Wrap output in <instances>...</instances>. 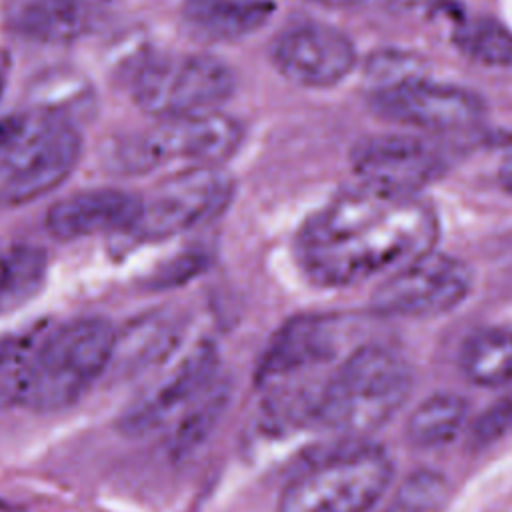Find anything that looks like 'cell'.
Returning <instances> with one entry per match:
<instances>
[{
    "instance_id": "603a6c76",
    "label": "cell",
    "mask_w": 512,
    "mask_h": 512,
    "mask_svg": "<svg viewBox=\"0 0 512 512\" xmlns=\"http://www.w3.org/2000/svg\"><path fill=\"white\" fill-rule=\"evenodd\" d=\"M422 70L424 62L420 60V56L404 50H380L374 52L366 62V74L374 78L376 86L418 78L422 76Z\"/></svg>"
},
{
    "instance_id": "44dd1931",
    "label": "cell",
    "mask_w": 512,
    "mask_h": 512,
    "mask_svg": "<svg viewBox=\"0 0 512 512\" xmlns=\"http://www.w3.org/2000/svg\"><path fill=\"white\" fill-rule=\"evenodd\" d=\"M452 44L470 62L512 66V30L492 16H462L452 28Z\"/></svg>"
},
{
    "instance_id": "9a60e30c",
    "label": "cell",
    "mask_w": 512,
    "mask_h": 512,
    "mask_svg": "<svg viewBox=\"0 0 512 512\" xmlns=\"http://www.w3.org/2000/svg\"><path fill=\"white\" fill-rule=\"evenodd\" d=\"M114 16V0H8L6 28L28 42L66 46L100 32Z\"/></svg>"
},
{
    "instance_id": "7a4b0ae2",
    "label": "cell",
    "mask_w": 512,
    "mask_h": 512,
    "mask_svg": "<svg viewBox=\"0 0 512 512\" xmlns=\"http://www.w3.org/2000/svg\"><path fill=\"white\" fill-rule=\"evenodd\" d=\"M348 320L338 314H300L286 320L270 338L256 380L262 418L274 428L316 422L326 382L346 348Z\"/></svg>"
},
{
    "instance_id": "277c9868",
    "label": "cell",
    "mask_w": 512,
    "mask_h": 512,
    "mask_svg": "<svg viewBox=\"0 0 512 512\" xmlns=\"http://www.w3.org/2000/svg\"><path fill=\"white\" fill-rule=\"evenodd\" d=\"M412 368L392 346L356 344L324 386L316 422L348 440H366L408 402Z\"/></svg>"
},
{
    "instance_id": "d6986e66",
    "label": "cell",
    "mask_w": 512,
    "mask_h": 512,
    "mask_svg": "<svg viewBox=\"0 0 512 512\" xmlns=\"http://www.w3.org/2000/svg\"><path fill=\"white\" fill-rule=\"evenodd\" d=\"M48 274L46 252L30 242H0V316L28 304Z\"/></svg>"
},
{
    "instance_id": "2e32d148",
    "label": "cell",
    "mask_w": 512,
    "mask_h": 512,
    "mask_svg": "<svg viewBox=\"0 0 512 512\" xmlns=\"http://www.w3.org/2000/svg\"><path fill=\"white\" fill-rule=\"evenodd\" d=\"M142 196L120 188H90L54 202L44 226L56 240H80L100 234H130Z\"/></svg>"
},
{
    "instance_id": "d4e9b609",
    "label": "cell",
    "mask_w": 512,
    "mask_h": 512,
    "mask_svg": "<svg viewBox=\"0 0 512 512\" xmlns=\"http://www.w3.org/2000/svg\"><path fill=\"white\" fill-rule=\"evenodd\" d=\"M8 70H10V58L4 50H0V96L6 88V82H8Z\"/></svg>"
},
{
    "instance_id": "5bb4252c",
    "label": "cell",
    "mask_w": 512,
    "mask_h": 512,
    "mask_svg": "<svg viewBox=\"0 0 512 512\" xmlns=\"http://www.w3.org/2000/svg\"><path fill=\"white\" fill-rule=\"evenodd\" d=\"M276 70L304 88H330L356 68L354 42L336 26L298 22L284 28L270 46Z\"/></svg>"
},
{
    "instance_id": "30bf717a",
    "label": "cell",
    "mask_w": 512,
    "mask_h": 512,
    "mask_svg": "<svg viewBox=\"0 0 512 512\" xmlns=\"http://www.w3.org/2000/svg\"><path fill=\"white\" fill-rule=\"evenodd\" d=\"M470 266L436 248L426 250L382 278L372 294L380 316L436 318L456 310L472 292Z\"/></svg>"
},
{
    "instance_id": "ba28073f",
    "label": "cell",
    "mask_w": 512,
    "mask_h": 512,
    "mask_svg": "<svg viewBox=\"0 0 512 512\" xmlns=\"http://www.w3.org/2000/svg\"><path fill=\"white\" fill-rule=\"evenodd\" d=\"M134 104L160 120L218 110L234 92V74L210 54H152L128 78Z\"/></svg>"
},
{
    "instance_id": "ac0fdd59",
    "label": "cell",
    "mask_w": 512,
    "mask_h": 512,
    "mask_svg": "<svg viewBox=\"0 0 512 512\" xmlns=\"http://www.w3.org/2000/svg\"><path fill=\"white\" fill-rule=\"evenodd\" d=\"M468 382L480 388L512 384V328L482 326L466 336L458 356Z\"/></svg>"
},
{
    "instance_id": "9c48e42d",
    "label": "cell",
    "mask_w": 512,
    "mask_h": 512,
    "mask_svg": "<svg viewBox=\"0 0 512 512\" xmlns=\"http://www.w3.org/2000/svg\"><path fill=\"white\" fill-rule=\"evenodd\" d=\"M234 182L220 166H186L142 196L128 236L158 242L188 232L218 216L232 200Z\"/></svg>"
},
{
    "instance_id": "cb8c5ba5",
    "label": "cell",
    "mask_w": 512,
    "mask_h": 512,
    "mask_svg": "<svg viewBox=\"0 0 512 512\" xmlns=\"http://www.w3.org/2000/svg\"><path fill=\"white\" fill-rule=\"evenodd\" d=\"M498 180L502 184V188L512 194V154H508L502 164H500V170H498Z\"/></svg>"
},
{
    "instance_id": "ffe728a7",
    "label": "cell",
    "mask_w": 512,
    "mask_h": 512,
    "mask_svg": "<svg viewBox=\"0 0 512 512\" xmlns=\"http://www.w3.org/2000/svg\"><path fill=\"white\" fill-rule=\"evenodd\" d=\"M468 400L456 392L426 396L406 418L404 434L410 446L438 448L452 442L466 424Z\"/></svg>"
},
{
    "instance_id": "8992f818",
    "label": "cell",
    "mask_w": 512,
    "mask_h": 512,
    "mask_svg": "<svg viewBox=\"0 0 512 512\" xmlns=\"http://www.w3.org/2000/svg\"><path fill=\"white\" fill-rule=\"evenodd\" d=\"M394 480L388 452L348 440L300 468L278 498V512H374Z\"/></svg>"
},
{
    "instance_id": "8fae6325",
    "label": "cell",
    "mask_w": 512,
    "mask_h": 512,
    "mask_svg": "<svg viewBox=\"0 0 512 512\" xmlns=\"http://www.w3.org/2000/svg\"><path fill=\"white\" fill-rule=\"evenodd\" d=\"M374 116L426 132L464 130L486 114L482 96L474 90L426 80L424 76L376 86L368 94Z\"/></svg>"
},
{
    "instance_id": "5b68a950",
    "label": "cell",
    "mask_w": 512,
    "mask_h": 512,
    "mask_svg": "<svg viewBox=\"0 0 512 512\" xmlns=\"http://www.w3.org/2000/svg\"><path fill=\"white\" fill-rule=\"evenodd\" d=\"M80 152V130L60 108L40 104L0 116V206H22L58 188Z\"/></svg>"
},
{
    "instance_id": "3957f363",
    "label": "cell",
    "mask_w": 512,
    "mask_h": 512,
    "mask_svg": "<svg viewBox=\"0 0 512 512\" xmlns=\"http://www.w3.org/2000/svg\"><path fill=\"white\" fill-rule=\"evenodd\" d=\"M114 328L82 316L34 332L18 368L14 402L34 412H58L76 404L114 358Z\"/></svg>"
},
{
    "instance_id": "52a82bcc",
    "label": "cell",
    "mask_w": 512,
    "mask_h": 512,
    "mask_svg": "<svg viewBox=\"0 0 512 512\" xmlns=\"http://www.w3.org/2000/svg\"><path fill=\"white\" fill-rule=\"evenodd\" d=\"M244 140L242 124L218 110L160 120L156 126L118 136L106 154L108 170L126 176L152 172L172 160L220 166Z\"/></svg>"
},
{
    "instance_id": "7402d4cb",
    "label": "cell",
    "mask_w": 512,
    "mask_h": 512,
    "mask_svg": "<svg viewBox=\"0 0 512 512\" xmlns=\"http://www.w3.org/2000/svg\"><path fill=\"white\" fill-rule=\"evenodd\" d=\"M450 498L446 476L436 470H414L398 486L386 512H442Z\"/></svg>"
},
{
    "instance_id": "6da1fadb",
    "label": "cell",
    "mask_w": 512,
    "mask_h": 512,
    "mask_svg": "<svg viewBox=\"0 0 512 512\" xmlns=\"http://www.w3.org/2000/svg\"><path fill=\"white\" fill-rule=\"evenodd\" d=\"M440 220L420 194L384 192L366 184L318 208L296 234V262L322 288H344L386 276L436 248Z\"/></svg>"
},
{
    "instance_id": "7c38bea8",
    "label": "cell",
    "mask_w": 512,
    "mask_h": 512,
    "mask_svg": "<svg viewBox=\"0 0 512 512\" xmlns=\"http://www.w3.org/2000/svg\"><path fill=\"white\" fill-rule=\"evenodd\" d=\"M216 374V346L208 340L196 342L128 404L118 422L120 430L128 436H144L166 428L212 390Z\"/></svg>"
},
{
    "instance_id": "e0dca14e",
    "label": "cell",
    "mask_w": 512,
    "mask_h": 512,
    "mask_svg": "<svg viewBox=\"0 0 512 512\" xmlns=\"http://www.w3.org/2000/svg\"><path fill=\"white\" fill-rule=\"evenodd\" d=\"M274 10V0H184L180 14L194 38L234 42L260 30Z\"/></svg>"
},
{
    "instance_id": "4fadbf2b",
    "label": "cell",
    "mask_w": 512,
    "mask_h": 512,
    "mask_svg": "<svg viewBox=\"0 0 512 512\" xmlns=\"http://www.w3.org/2000/svg\"><path fill=\"white\" fill-rule=\"evenodd\" d=\"M350 166L360 184L384 192L420 194L446 174L448 156L430 138L388 132L358 140L350 150Z\"/></svg>"
}]
</instances>
